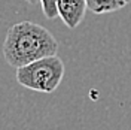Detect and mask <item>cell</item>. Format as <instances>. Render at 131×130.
Returning <instances> with one entry per match:
<instances>
[{"label": "cell", "instance_id": "obj_1", "mask_svg": "<svg viewBox=\"0 0 131 130\" xmlns=\"http://www.w3.org/2000/svg\"><path fill=\"white\" fill-rule=\"evenodd\" d=\"M57 39L48 29L31 23L21 21L9 27L3 42V57L12 67H23L36 60L57 55Z\"/></svg>", "mask_w": 131, "mask_h": 130}, {"label": "cell", "instance_id": "obj_2", "mask_svg": "<svg viewBox=\"0 0 131 130\" xmlns=\"http://www.w3.org/2000/svg\"><path fill=\"white\" fill-rule=\"evenodd\" d=\"M64 63L58 55L36 60L16 69V81L25 88L39 93H54L64 76Z\"/></svg>", "mask_w": 131, "mask_h": 130}, {"label": "cell", "instance_id": "obj_3", "mask_svg": "<svg viewBox=\"0 0 131 130\" xmlns=\"http://www.w3.org/2000/svg\"><path fill=\"white\" fill-rule=\"evenodd\" d=\"M86 0H57L58 16L69 29H76L85 18Z\"/></svg>", "mask_w": 131, "mask_h": 130}, {"label": "cell", "instance_id": "obj_4", "mask_svg": "<svg viewBox=\"0 0 131 130\" xmlns=\"http://www.w3.org/2000/svg\"><path fill=\"white\" fill-rule=\"evenodd\" d=\"M130 0H86V6L94 14H109L125 8Z\"/></svg>", "mask_w": 131, "mask_h": 130}, {"label": "cell", "instance_id": "obj_5", "mask_svg": "<svg viewBox=\"0 0 131 130\" xmlns=\"http://www.w3.org/2000/svg\"><path fill=\"white\" fill-rule=\"evenodd\" d=\"M40 5H42L43 15L46 16L48 20H55L58 16L57 0H40Z\"/></svg>", "mask_w": 131, "mask_h": 130}, {"label": "cell", "instance_id": "obj_6", "mask_svg": "<svg viewBox=\"0 0 131 130\" xmlns=\"http://www.w3.org/2000/svg\"><path fill=\"white\" fill-rule=\"evenodd\" d=\"M27 3H30V5H36L37 2H40V0H25Z\"/></svg>", "mask_w": 131, "mask_h": 130}]
</instances>
